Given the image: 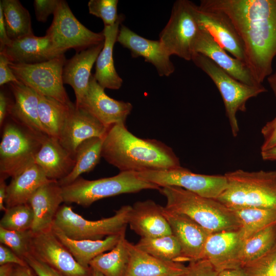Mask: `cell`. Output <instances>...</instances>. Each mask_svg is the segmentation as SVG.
I'll use <instances>...</instances> for the list:
<instances>
[{"label": "cell", "mask_w": 276, "mask_h": 276, "mask_svg": "<svg viewBox=\"0 0 276 276\" xmlns=\"http://www.w3.org/2000/svg\"><path fill=\"white\" fill-rule=\"evenodd\" d=\"M11 103L10 99L4 91H0V125L3 126L5 120L9 115V110Z\"/></svg>", "instance_id": "cell-48"}, {"label": "cell", "mask_w": 276, "mask_h": 276, "mask_svg": "<svg viewBox=\"0 0 276 276\" xmlns=\"http://www.w3.org/2000/svg\"><path fill=\"white\" fill-rule=\"evenodd\" d=\"M261 133L263 137V142L261 147V151L276 146V116L262 128Z\"/></svg>", "instance_id": "cell-45"}, {"label": "cell", "mask_w": 276, "mask_h": 276, "mask_svg": "<svg viewBox=\"0 0 276 276\" xmlns=\"http://www.w3.org/2000/svg\"><path fill=\"white\" fill-rule=\"evenodd\" d=\"M194 54L206 56L235 79L246 84L259 86L245 63L229 55L206 31L200 29L194 45Z\"/></svg>", "instance_id": "cell-20"}, {"label": "cell", "mask_w": 276, "mask_h": 276, "mask_svg": "<svg viewBox=\"0 0 276 276\" xmlns=\"http://www.w3.org/2000/svg\"><path fill=\"white\" fill-rule=\"evenodd\" d=\"M10 61L2 52H0V85L18 81L10 67Z\"/></svg>", "instance_id": "cell-47"}, {"label": "cell", "mask_w": 276, "mask_h": 276, "mask_svg": "<svg viewBox=\"0 0 276 276\" xmlns=\"http://www.w3.org/2000/svg\"><path fill=\"white\" fill-rule=\"evenodd\" d=\"M92 269L91 275V276H104L101 273L99 272L97 270Z\"/></svg>", "instance_id": "cell-56"}, {"label": "cell", "mask_w": 276, "mask_h": 276, "mask_svg": "<svg viewBox=\"0 0 276 276\" xmlns=\"http://www.w3.org/2000/svg\"><path fill=\"white\" fill-rule=\"evenodd\" d=\"M5 180L4 178H0V210L4 212L7 209L6 205H5L7 197V188Z\"/></svg>", "instance_id": "cell-50"}, {"label": "cell", "mask_w": 276, "mask_h": 276, "mask_svg": "<svg viewBox=\"0 0 276 276\" xmlns=\"http://www.w3.org/2000/svg\"><path fill=\"white\" fill-rule=\"evenodd\" d=\"M224 175L227 187L216 200L229 209H276V171L240 169Z\"/></svg>", "instance_id": "cell-4"}, {"label": "cell", "mask_w": 276, "mask_h": 276, "mask_svg": "<svg viewBox=\"0 0 276 276\" xmlns=\"http://www.w3.org/2000/svg\"><path fill=\"white\" fill-rule=\"evenodd\" d=\"M46 34L50 37L54 50L59 55L64 54L70 49L79 52L104 41L103 31L94 32L82 25L64 0L59 1Z\"/></svg>", "instance_id": "cell-10"}, {"label": "cell", "mask_w": 276, "mask_h": 276, "mask_svg": "<svg viewBox=\"0 0 276 276\" xmlns=\"http://www.w3.org/2000/svg\"><path fill=\"white\" fill-rule=\"evenodd\" d=\"M117 42L128 49L132 57H142L145 61L152 64L159 76L168 77L175 71L171 56L159 39L144 38L121 24Z\"/></svg>", "instance_id": "cell-16"}, {"label": "cell", "mask_w": 276, "mask_h": 276, "mask_svg": "<svg viewBox=\"0 0 276 276\" xmlns=\"http://www.w3.org/2000/svg\"><path fill=\"white\" fill-rule=\"evenodd\" d=\"M217 276H246L242 267L226 269L219 271Z\"/></svg>", "instance_id": "cell-51"}, {"label": "cell", "mask_w": 276, "mask_h": 276, "mask_svg": "<svg viewBox=\"0 0 276 276\" xmlns=\"http://www.w3.org/2000/svg\"><path fill=\"white\" fill-rule=\"evenodd\" d=\"M63 202L62 187L57 181L45 183L35 192L28 202L34 213L31 230L34 234L52 230Z\"/></svg>", "instance_id": "cell-22"}, {"label": "cell", "mask_w": 276, "mask_h": 276, "mask_svg": "<svg viewBox=\"0 0 276 276\" xmlns=\"http://www.w3.org/2000/svg\"><path fill=\"white\" fill-rule=\"evenodd\" d=\"M243 241L239 229L212 233L200 259L208 260L218 272L240 268L239 259Z\"/></svg>", "instance_id": "cell-17"}, {"label": "cell", "mask_w": 276, "mask_h": 276, "mask_svg": "<svg viewBox=\"0 0 276 276\" xmlns=\"http://www.w3.org/2000/svg\"><path fill=\"white\" fill-rule=\"evenodd\" d=\"M242 268L246 276H276V242L263 255Z\"/></svg>", "instance_id": "cell-40"}, {"label": "cell", "mask_w": 276, "mask_h": 276, "mask_svg": "<svg viewBox=\"0 0 276 276\" xmlns=\"http://www.w3.org/2000/svg\"><path fill=\"white\" fill-rule=\"evenodd\" d=\"M72 103L64 104L54 98L39 95V119L48 136L59 138Z\"/></svg>", "instance_id": "cell-33"}, {"label": "cell", "mask_w": 276, "mask_h": 276, "mask_svg": "<svg viewBox=\"0 0 276 276\" xmlns=\"http://www.w3.org/2000/svg\"><path fill=\"white\" fill-rule=\"evenodd\" d=\"M267 82L276 98V71L267 78Z\"/></svg>", "instance_id": "cell-55"}, {"label": "cell", "mask_w": 276, "mask_h": 276, "mask_svg": "<svg viewBox=\"0 0 276 276\" xmlns=\"http://www.w3.org/2000/svg\"><path fill=\"white\" fill-rule=\"evenodd\" d=\"M103 138L92 137L82 142L75 153V165L70 173L58 181L61 187L70 185L84 173L92 171L102 157Z\"/></svg>", "instance_id": "cell-32"}, {"label": "cell", "mask_w": 276, "mask_h": 276, "mask_svg": "<svg viewBox=\"0 0 276 276\" xmlns=\"http://www.w3.org/2000/svg\"><path fill=\"white\" fill-rule=\"evenodd\" d=\"M199 6L227 15L242 41L244 62L262 84L276 56V0H201Z\"/></svg>", "instance_id": "cell-1"}, {"label": "cell", "mask_w": 276, "mask_h": 276, "mask_svg": "<svg viewBox=\"0 0 276 276\" xmlns=\"http://www.w3.org/2000/svg\"><path fill=\"white\" fill-rule=\"evenodd\" d=\"M196 8L197 5L189 0L174 2L170 18L159 36L170 56L192 60L194 43L200 31Z\"/></svg>", "instance_id": "cell-8"}, {"label": "cell", "mask_w": 276, "mask_h": 276, "mask_svg": "<svg viewBox=\"0 0 276 276\" xmlns=\"http://www.w3.org/2000/svg\"><path fill=\"white\" fill-rule=\"evenodd\" d=\"M61 187L64 202L75 203L84 207L106 197L160 189L132 171L120 172L112 177L92 180L80 177L72 183Z\"/></svg>", "instance_id": "cell-6"}, {"label": "cell", "mask_w": 276, "mask_h": 276, "mask_svg": "<svg viewBox=\"0 0 276 276\" xmlns=\"http://www.w3.org/2000/svg\"><path fill=\"white\" fill-rule=\"evenodd\" d=\"M77 107L86 110L108 128L116 124H125L132 109L130 103L109 97L94 75L90 77L85 94Z\"/></svg>", "instance_id": "cell-14"}, {"label": "cell", "mask_w": 276, "mask_h": 276, "mask_svg": "<svg viewBox=\"0 0 276 276\" xmlns=\"http://www.w3.org/2000/svg\"><path fill=\"white\" fill-rule=\"evenodd\" d=\"M24 259L30 268L38 276H63L57 270L36 258L30 253L27 254Z\"/></svg>", "instance_id": "cell-44"}, {"label": "cell", "mask_w": 276, "mask_h": 276, "mask_svg": "<svg viewBox=\"0 0 276 276\" xmlns=\"http://www.w3.org/2000/svg\"><path fill=\"white\" fill-rule=\"evenodd\" d=\"M124 19V16L120 14L119 19L114 25L104 26L103 30L104 36V45L97 58L94 76L97 82L104 89H119L123 84V80L115 68L113 52L120 26Z\"/></svg>", "instance_id": "cell-26"}, {"label": "cell", "mask_w": 276, "mask_h": 276, "mask_svg": "<svg viewBox=\"0 0 276 276\" xmlns=\"http://www.w3.org/2000/svg\"><path fill=\"white\" fill-rule=\"evenodd\" d=\"M126 229H124L116 245L107 253H103L89 263V267L104 276H125L129 265Z\"/></svg>", "instance_id": "cell-31"}, {"label": "cell", "mask_w": 276, "mask_h": 276, "mask_svg": "<svg viewBox=\"0 0 276 276\" xmlns=\"http://www.w3.org/2000/svg\"><path fill=\"white\" fill-rule=\"evenodd\" d=\"M64 54L41 63L27 64L10 62L9 66L18 81L39 95L54 98L63 103L70 101L63 86Z\"/></svg>", "instance_id": "cell-11"}, {"label": "cell", "mask_w": 276, "mask_h": 276, "mask_svg": "<svg viewBox=\"0 0 276 276\" xmlns=\"http://www.w3.org/2000/svg\"><path fill=\"white\" fill-rule=\"evenodd\" d=\"M9 85L14 97L9 116L31 130L47 134L39 119V95L19 81L11 82Z\"/></svg>", "instance_id": "cell-27"}, {"label": "cell", "mask_w": 276, "mask_h": 276, "mask_svg": "<svg viewBox=\"0 0 276 276\" xmlns=\"http://www.w3.org/2000/svg\"><path fill=\"white\" fill-rule=\"evenodd\" d=\"M276 242V224L269 226L244 240L239 256L241 267L257 259Z\"/></svg>", "instance_id": "cell-37"}, {"label": "cell", "mask_w": 276, "mask_h": 276, "mask_svg": "<svg viewBox=\"0 0 276 276\" xmlns=\"http://www.w3.org/2000/svg\"><path fill=\"white\" fill-rule=\"evenodd\" d=\"M135 245L158 259L181 263V248L172 234L155 238H141Z\"/></svg>", "instance_id": "cell-36"}, {"label": "cell", "mask_w": 276, "mask_h": 276, "mask_svg": "<svg viewBox=\"0 0 276 276\" xmlns=\"http://www.w3.org/2000/svg\"><path fill=\"white\" fill-rule=\"evenodd\" d=\"M159 191L166 198V209L188 216L212 233L240 227L235 213L216 199L176 186L161 187Z\"/></svg>", "instance_id": "cell-3"}, {"label": "cell", "mask_w": 276, "mask_h": 276, "mask_svg": "<svg viewBox=\"0 0 276 276\" xmlns=\"http://www.w3.org/2000/svg\"><path fill=\"white\" fill-rule=\"evenodd\" d=\"M5 24L9 38L14 40L33 34L30 14L18 0H1Z\"/></svg>", "instance_id": "cell-34"}, {"label": "cell", "mask_w": 276, "mask_h": 276, "mask_svg": "<svg viewBox=\"0 0 276 276\" xmlns=\"http://www.w3.org/2000/svg\"><path fill=\"white\" fill-rule=\"evenodd\" d=\"M196 16L200 29L208 32L234 57L244 62L242 41L227 15L221 12L204 9L197 5Z\"/></svg>", "instance_id": "cell-19"}, {"label": "cell", "mask_w": 276, "mask_h": 276, "mask_svg": "<svg viewBox=\"0 0 276 276\" xmlns=\"http://www.w3.org/2000/svg\"><path fill=\"white\" fill-rule=\"evenodd\" d=\"M10 62L32 64L50 60L59 55L54 50L50 37L34 34L12 40L2 51Z\"/></svg>", "instance_id": "cell-24"}, {"label": "cell", "mask_w": 276, "mask_h": 276, "mask_svg": "<svg viewBox=\"0 0 276 276\" xmlns=\"http://www.w3.org/2000/svg\"><path fill=\"white\" fill-rule=\"evenodd\" d=\"M60 0H35L34 8L37 20L45 22L49 16L54 14Z\"/></svg>", "instance_id": "cell-43"}, {"label": "cell", "mask_w": 276, "mask_h": 276, "mask_svg": "<svg viewBox=\"0 0 276 276\" xmlns=\"http://www.w3.org/2000/svg\"><path fill=\"white\" fill-rule=\"evenodd\" d=\"M30 254L63 276L91 275V268L78 263L52 230L34 234Z\"/></svg>", "instance_id": "cell-13"}, {"label": "cell", "mask_w": 276, "mask_h": 276, "mask_svg": "<svg viewBox=\"0 0 276 276\" xmlns=\"http://www.w3.org/2000/svg\"><path fill=\"white\" fill-rule=\"evenodd\" d=\"M102 157L120 172H140L181 167L172 149L155 139H141L125 124L109 127L103 138Z\"/></svg>", "instance_id": "cell-2"}, {"label": "cell", "mask_w": 276, "mask_h": 276, "mask_svg": "<svg viewBox=\"0 0 276 276\" xmlns=\"http://www.w3.org/2000/svg\"><path fill=\"white\" fill-rule=\"evenodd\" d=\"M103 45L104 42L77 52L71 59L66 60L63 68V81L73 88L76 106L80 104L88 89L92 75L91 69Z\"/></svg>", "instance_id": "cell-23"}, {"label": "cell", "mask_w": 276, "mask_h": 276, "mask_svg": "<svg viewBox=\"0 0 276 276\" xmlns=\"http://www.w3.org/2000/svg\"><path fill=\"white\" fill-rule=\"evenodd\" d=\"M218 272L206 259L190 262L187 270L179 276H217Z\"/></svg>", "instance_id": "cell-42"}, {"label": "cell", "mask_w": 276, "mask_h": 276, "mask_svg": "<svg viewBox=\"0 0 276 276\" xmlns=\"http://www.w3.org/2000/svg\"><path fill=\"white\" fill-rule=\"evenodd\" d=\"M261 155L264 160H276V146L266 150L261 151Z\"/></svg>", "instance_id": "cell-53"}, {"label": "cell", "mask_w": 276, "mask_h": 276, "mask_svg": "<svg viewBox=\"0 0 276 276\" xmlns=\"http://www.w3.org/2000/svg\"><path fill=\"white\" fill-rule=\"evenodd\" d=\"M52 231L77 262L85 267H89L90 261L99 255L111 250L118 242L122 232L107 236L103 240H92L71 239L54 224Z\"/></svg>", "instance_id": "cell-30"}, {"label": "cell", "mask_w": 276, "mask_h": 276, "mask_svg": "<svg viewBox=\"0 0 276 276\" xmlns=\"http://www.w3.org/2000/svg\"><path fill=\"white\" fill-rule=\"evenodd\" d=\"M13 276H34L29 267L15 265Z\"/></svg>", "instance_id": "cell-52"}, {"label": "cell", "mask_w": 276, "mask_h": 276, "mask_svg": "<svg viewBox=\"0 0 276 276\" xmlns=\"http://www.w3.org/2000/svg\"><path fill=\"white\" fill-rule=\"evenodd\" d=\"M163 206L151 199L135 202L130 212L128 224L141 238H155L172 235L163 213Z\"/></svg>", "instance_id": "cell-21"}, {"label": "cell", "mask_w": 276, "mask_h": 276, "mask_svg": "<svg viewBox=\"0 0 276 276\" xmlns=\"http://www.w3.org/2000/svg\"><path fill=\"white\" fill-rule=\"evenodd\" d=\"M118 0H90L88 3L89 13L103 21L104 26L114 25L119 19Z\"/></svg>", "instance_id": "cell-41"}, {"label": "cell", "mask_w": 276, "mask_h": 276, "mask_svg": "<svg viewBox=\"0 0 276 276\" xmlns=\"http://www.w3.org/2000/svg\"><path fill=\"white\" fill-rule=\"evenodd\" d=\"M34 235L31 229L11 231L0 227L1 244L9 247L22 259L30 253V245Z\"/></svg>", "instance_id": "cell-39"}, {"label": "cell", "mask_w": 276, "mask_h": 276, "mask_svg": "<svg viewBox=\"0 0 276 276\" xmlns=\"http://www.w3.org/2000/svg\"><path fill=\"white\" fill-rule=\"evenodd\" d=\"M9 263L22 267H29L24 259L18 256L9 247L1 244L0 265Z\"/></svg>", "instance_id": "cell-46"}, {"label": "cell", "mask_w": 276, "mask_h": 276, "mask_svg": "<svg viewBox=\"0 0 276 276\" xmlns=\"http://www.w3.org/2000/svg\"><path fill=\"white\" fill-rule=\"evenodd\" d=\"M49 179L58 181L68 175L75 165V156L63 147L58 139L48 136L35 159Z\"/></svg>", "instance_id": "cell-25"}, {"label": "cell", "mask_w": 276, "mask_h": 276, "mask_svg": "<svg viewBox=\"0 0 276 276\" xmlns=\"http://www.w3.org/2000/svg\"><path fill=\"white\" fill-rule=\"evenodd\" d=\"M11 40L7 34L2 7L0 6V52L11 44Z\"/></svg>", "instance_id": "cell-49"}, {"label": "cell", "mask_w": 276, "mask_h": 276, "mask_svg": "<svg viewBox=\"0 0 276 276\" xmlns=\"http://www.w3.org/2000/svg\"><path fill=\"white\" fill-rule=\"evenodd\" d=\"M142 179L159 187L176 186L201 196L216 199L227 187L224 174H197L181 167L137 172Z\"/></svg>", "instance_id": "cell-12"}, {"label": "cell", "mask_w": 276, "mask_h": 276, "mask_svg": "<svg viewBox=\"0 0 276 276\" xmlns=\"http://www.w3.org/2000/svg\"><path fill=\"white\" fill-rule=\"evenodd\" d=\"M34 221L33 210L29 203L7 208L0 221V227L11 231L31 229Z\"/></svg>", "instance_id": "cell-38"}, {"label": "cell", "mask_w": 276, "mask_h": 276, "mask_svg": "<svg viewBox=\"0 0 276 276\" xmlns=\"http://www.w3.org/2000/svg\"><path fill=\"white\" fill-rule=\"evenodd\" d=\"M163 213L182 251L181 262L200 260L205 244L212 234L188 216L163 206Z\"/></svg>", "instance_id": "cell-15"}, {"label": "cell", "mask_w": 276, "mask_h": 276, "mask_svg": "<svg viewBox=\"0 0 276 276\" xmlns=\"http://www.w3.org/2000/svg\"><path fill=\"white\" fill-rule=\"evenodd\" d=\"M45 176L41 168L34 164L20 174L12 178L7 188V208L28 203L35 192L42 185L55 181Z\"/></svg>", "instance_id": "cell-29"}, {"label": "cell", "mask_w": 276, "mask_h": 276, "mask_svg": "<svg viewBox=\"0 0 276 276\" xmlns=\"http://www.w3.org/2000/svg\"><path fill=\"white\" fill-rule=\"evenodd\" d=\"M131 209V205H123L111 217L89 220L74 212L71 206L62 205L53 224L72 239L102 240L104 237L119 234L126 228Z\"/></svg>", "instance_id": "cell-9"}, {"label": "cell", "mask_w": 276, "mask_h": 276, "mask_svg": "<svg viewBox=\"0 0 276 276\" xmlns=\"http://www.w3.org/2000/svg\"><path fill=\"white\" fill-rule=\"evenodd\" d=\"M238 217L243 240L276 224V209L245 208L232 210Z\"/></svg>", "instance_id": "cell-35"}, {"label": "cell", "mask_w": 276, "mask_h": 276, "mask_svg": "<svg viewBox=\"0 0 276 276\" xmlns=\"http://www.w3.org/2000/svg\"><path fill=\"white\" fill-rule=\"evenodd\" d=\"M15 265L10 263L0 265V276H13Z\"/></svg>", "instance_id": "cell-54"}, {"label": "cell", "mask_w": 276, "mask_h": 276, "mask_svg": "<svg viewBox=\"0 0 276 276\" xmlns=\"http://www.w3.org/2000/svg\"><path fill=\"white\" fill-rule=\"evenodd\" d=\"M192 61L211 79L218 88L224 103L232 133L234 137L237 136L239 131L238 111L245 112L247 101L266 92L267 89L263 85L251 86L240 82L201 54H194Z\"/></svg>", "instance_id": "cell-7"}, {"label": "cell", "mask_w": 276, "mask_h": 276, "mask_svg": "<svg viewBox=\"0 0 276 276\" xmlns=\"http://www.w3.org/2000/svg\"><path fill=\"white\" fill-rule=\"evenodd\" d=\"M4 125L0 144V178L6 179L34 164L48 135L33 131L11 117Z\"/></svg>", "instance_id": "cell-5"}, {"label": "cell", "mask_w": 276, "mask_h": 276, "mask_svg": "<svg viewBox=\"0 0 276 276\" xmlns=\"http://www.w3.org/2000/svg\"><path fill=\"white\" fill-rule=\"evenodd\" d=\"M129 262L125 276H179L187 269L182 263L152 256L128 241Z\"/></svg>", "instance_id": "cell-28"}, {"label": "cell", "mask_w": 276, "mask_h": 276, "mask_svg": "<svg viewBox=\"0 0 276 276\" xmlns=\"http://www.w3.org/2000/svg\"><path fill=\"white\" fill-rule=\"evenodd\" d=\"M108 129L89 113L73 103L58 139L75 156L77 148L82 142L95 137L103 139Z\"/></svg>", "instance_id": "cell-18"}]
</instances>
